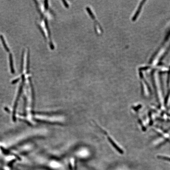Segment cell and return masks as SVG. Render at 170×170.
I'll return each instance as SVG.
<instances>
[{
  "instance_id": "obj_5",
  "label": "cell",
  "mask_w": 170,
  "mask_h": 170,
  "mask_svg": "<svg viewBox=\"0 0 170 170\" xmlns=\"http://www.w3.org/2000/svg\"><path fill=\"white\" fill-rule=\"evenodd\" d=\"M158 158H160V159H164V160H165L170 161V158H168V157L161 156H158Z\"/></svg>"
},
{
  "instance_id": "obj_2",
  "label": "cell",
  "mask_w": 170,
  "mask_h": 170,
  "mask_svg": "<svg viewBox=\"0 0 170 170\" xmlns=\"http://www.w3.org/2000/svg\"><path fill=\"white\" fill-rule=\"evenodd\" d=\"M108 141H109V142L111 143L113 146L118 152H119L121 154H123V151L117 145H116L115 143V142L112 140V139L111 137H108Z\"/></svg>"
},
{
  "instance_id": "obj_4",
  "label": "cell",
  "mask_w": 170,
  "mask_h": 170,
  "mask_svg": "<svg viewBox=\"0 0 170 170\" xmlns=\"http://www.w3.org/2000/svg\"><path fill=\"white\" fill-rule=\"evenodd\" d=\"M0 39H1V40H2V44H3V45L4 46V48H5V49L6 50L7 52H9L10 50H9V49L8 48V47L7 46L5 42V39H4L3 37L1 35V36H0Z\"/></svg>"
},
{
  "instance_id": "obj_1",
  "label": "cell",
  "mask_w": 170,
  "mask_h": 170,
  "mask_svg": "<svg viewBox=\"0 0 170 170\" xmlns=\"http://www.w3.org/2000/svg\"><path fill=\"white\" fill-rule=\"evenodd\" d=\"M38 118L37 119L41 121H45L49 122H61L64 121V119L61 116L52 115H49L41 114L37 115Z\"/></svg>"
},
{
  "instance_id": "obj_3",
  "label": "cell",
  "mask_w": 170,
  "mask_h": 170,
  "mask_svg": "<svg viewBox=\"0 0 170 170\" xmlns=\"http://www.w3.org/2000/svg\"><path fill=\"white\" fill-rule=\"evenodd\" d=\"M9 57H10L9 58H10V66L11 72L13 74H14L15 71H14V68H13V61L12 55L11 54H10Z\"/></svg>"
}]
</instances>
